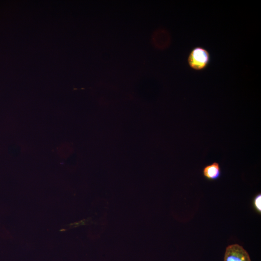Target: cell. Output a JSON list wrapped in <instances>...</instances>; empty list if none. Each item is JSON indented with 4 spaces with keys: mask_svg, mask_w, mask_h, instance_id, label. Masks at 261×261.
Here are the masks:
<instances>
[{
    "mask_svg": "<svg viewBox=\"0 0 261 261\" xmlns=\"http://www.w3.org/2000/svg\"><path fill=\"white\" fill-rule=\"evenodd\" d=\"M187 61L191 69L195 71H202L209 65L211 56L206 49L202 46H196L190 51Z\"/></svg>",
    "mask_w": 261,
    "mask_h": 261,
    "instance_id": "cell-1",
    "label": "cell"
},
{
    "mask_svg": "<svg viewBox=\"0 0 261 261\" xmlns=\"http://www.w3.org/2000/svg\"><path fill=\"white\" fill-rule=\"evenodd\" d=\"M224 261H251L247 251L241 246L233 244L227 247Z\"/></svg>",
    "mask_w": 261,
    "mask_h": 261,
    "instance_id": "cell-2",
    "label": "cell"
},
{
    "mask_svg": "<svg viewBox=\"0 0 261 261\" xmlns=\"http://www.w3.org/2000/svg\"><path fill=\"white\" fill-rule=\"evenodd\" d=\"M203 174L204 177L209 180H218L221 175L219 164L217 162H214L211 164L205 166L203 168Z\"/></svg>",
    "mask_w": 261,
    "mask_h": 261,
    "instance_id": "cell-3",
    "label": "cell"
},
{
    "mask_svg": "<svg viewBox=\"0 0 261 261\" xmlns=\"http://www.w3.org/2000/svg\"><path fill=\"white\" fill-rule=\"evenodd\" d=\"M261 194H258L254 198L253 200V205L256 210L260 213L261 212Z\"/></svg>",
    "mask_w": 261,
    "mask_h": 261,
    "instance_id": "cell-4",
    "label": "cell"
}]
</instances>
